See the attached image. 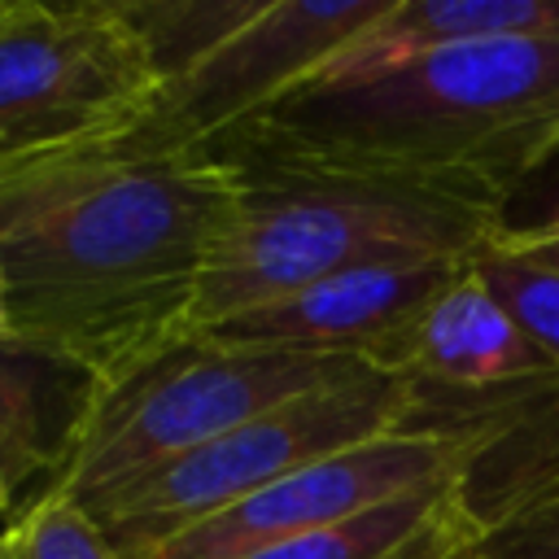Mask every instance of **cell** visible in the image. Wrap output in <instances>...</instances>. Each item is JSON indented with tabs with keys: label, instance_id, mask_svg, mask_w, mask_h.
Listing matches in <instances>:
<instances>
[{
	"label": "cell",
	"instance_id": "1",
	"mask_svg": "<svg viewBox=\"0 0 559 559\" xmlns=\"http://www.w3.org/2000/svg\"><path fill=\"white\" fill-rule=\"evenodd\" d=\"M240 175L114 144L0 166L9 341L100 393L197 336L201 280L240 210Z\"/></svg>",
	"mask_w": 559,
	"mask_h": 559
},
{
	"label": "cell",
	"instance_id": "2",
	"mask_svg": "<svg viewBox=\"0 0 559 559\" xmlns=\"http://www.w3.org/2000/svg\"><path fill=\"white\" fill-rule=\"evenodd\" d=\"M555 157L559 39H476L358 79H314L205 162L406 183L507 214Z\"/></svg>",
	"mask_w": 559,
	"mask_h": 559
},
{
	"label": "cell",
	"instance_id": "3",
	"mask_svg": "<svg viewBox=\"0 0 559 559\" xmlns=\"http://www.w3.org/2000/svg\"><path fill=\"white\" fill-rule=\"evenodd\" d=\"M236 175L245 197L201 280L197 332L354 266L472 258L511 227L498 210L406 183L293 170Z\"/></svg>",
	"mask_w": 559,
	"mask_h": 559
},
{
	"label": "cell",
	"instance_id": "4",
	"mask_svg": "<svg viewBox=\"0 0 559 559\" xmlns=\"http://www.w3.org/2000/svg\"><path fill=\"white\" fill-rule=\"evenodd\" d=\"M354 362L336 354L223 345L197 332L105 389L44 485L92 507Z\"/></svg>",
	"mask_w": 559,
	"mask_h": 559
},
{
	"label": "cell",
	"instance_id": "5",
	"mask_svg": "<svg viewBox=\"0 0 559 559\" xmlns=\"http://www.w3.org/2000/svg\"><path fill=\"white\" fill-rule=\"evenodd\" d=\"M415 384L354 362L323 384L236 424L218 441L166 463L162 472L83 507L118 559H148L201 520L245 502L288 472L362 445L411 424Z\"/></svg>",
	"mask_w": 559,
	"mask_h": 559
},
{
	"label": "cell",
	"instance_id": "6",
	"mask_svg": "<svg viewBox=\"0 0 559 559\" xmlns=\"http://www.w3.org/2000/svg\"><path fill=\"white\" fill-rule=\"evenodd\" d=\"M157 87L122 0H13L0 17V166L109 144Z\"/></svg>",
	"mask_w": 559,
	"mask_h": 559
},
{
	"label": "cell",
	"instance_id": "7",
	"mask_svg": "<svg viewBox=\"0 0 559 559\" xmlns=\"http://www.w3.org/2000/svg\"><path fill=\"white\" fill-rule=\"evenodd\" d=\"M389 0H266L253 22L166 79L135 127L109 144L131 157L205 162L227 135L314 83Z\"/></svg>",
	"mask_w": 559,
	"mask_h": 559
},
{
	"label": "cell",
	"instance_id": "8",
	"mask_svg": "<svg viewBox=\"0 0 559 559\" xmlns=\"http://www.w3.org/2000/svg\"><path fill=\"white\" fill-rule=\"evenodd\" d=\"M472 467H476V445L445 432L397 428L288 472L284 480L179 533L148 559H249L301 533L341 524L419 485L463 480Z\"/></svg>",
	"mask_w": 559,
	"mask_h": 559
},
{
	"label": "cell",
	"instance_id": "9",
	"mask_svg": "<svg viewBox=\"0 0 559 559\" xmlns=\"http://www.w3.org/2000/svg\"><path fill=\"white\" fill-rule=\"evenodd\" d=\"M472 258H397L354 266L271 306L231 314L201 336L223 345L336 354L376 367L415 328V319L472 266Z\"/></svg>",
	"mask_w": 559,
	"mask_h": 559
},
{
	"label": "cell",
	"instance_id": "10",
	"mask_svg": "<svg viewBox=\"0 0 559 559\" xmlns=\"http://www.w3.org/2000/svg\"><path fill=\"white\" fill-rule=\"evenodd\" d=\"M376 371L402 376L424 397H480L559 371L467 266L415 328L376 362Z\"/></svg>",
	"mask_w": 559,
	"mask_h": 559
},
{
	"label": "cell",
	"instance_id": "11",
	"mask_svg": "<svg viewBox=\"0 0 559 559\" xmlns=\"http://www.w3.org/2000/svg\"><path fill=\"white\" fill-rule=\"evenodd\" d=\"M480 533L463 480H432L249 559H476Z\"/></svg>",
	"mask_w": 559,
	"mask_h": 559
},
{
	"label": "cell",
	"instance_id": "12",
	"mask_svg": "<svg viewBox=\"0 0 559 559\" xmlns=\"http://www.w3.org/2000/svg\"><path fill=\"white\" fill-rule=\"evenodd\" d=\"M96 397L100 384L74 362L0 341V476L13 493L61 467Z\"/></svg>",
	"mask_w": 559,
	"mask_h": 559
},
{
	"label": "cell",
	"instance_id": "13",
	"mask_svg": "<svg viewBox=\"0 0 559 559\" xmlns=\"http://www.w3.org/2000/svg\"><path fill=\"white\" fill-rule=\"evenodd\" d=\"M476 39H559V0H389L319 79H358Z\"/></svg>",
	"mask_w": 559,
	"mask_h": 559
},
{
	"label": "cell",
	"instance_id": "14",
	"mask_svg": "<svg viewBox=\"0 0 559 559\" xmlns=\"http://www.w3.org/2000/svg\"><path fill=\"white\" fill-rule=\"evenodd\" d=\"M262 4L266 0H122L162 83L253 22Z\"/></svg>",
	"mask_w": 559,
	"mask_h": 559
},
{
	"label": "cell",
	"instance_id": "15",
	"mask_svg": "<svg viewBox=\"0 0 559 559\" xmlns=\"http://www.w3.org/2000/svg\"><path fill=\"white\" fill-rule=\"evenodd\" d=\"M507 231L480 245L472 266L489 284V293L507 306V314L524 328V336L559 367V266L528 258L524 249L511 245Z\"/></svg>",
	"mask_w": 559,
	"mask_h": 559
},
{
	"label": "cell",
	"instance_id": "16",
	"mask_svg": "<svg viewBox=\"0 0 559 559\" xmlns=\"http://www.w3.org/2000/svg\"><path fill=\"white\" fill-rule=\"evenodd\" d=\"M0 559H118L100 524L70 493L39 485L0 528Z\"/></svg>",
	"mask_w": 559,
	"mask_h": 559
},
{
	"label": "cell",
	"instance_id": "17",
	"mask_svg": "<svg viewBox=\"0 0 559 559\" xmlns=\"http://www.w3.org/2000/svg\"><path fill=\"white\" fill-rule=\"evenodd\" d=\"M476 559H559V467L485 520Z\"/></svg>",
	"mask_w": 559,
	"mask_h": 559
},
{
	"label": "cell",
	"instance_id": "18",
	"mask_svg": "<svg viewBox=\"0 0 559 559\" xmlns=\"http://www.w3.org/2000/svg\"><path fill=\"white\" fill-rule=\"evenodd\" d=\"M507 236H511V245L524 249L528 258L559 266V214L546 218V223H533V227H511Z\"/></svg>",
	"mask_w": 559,
	"mask_h": 559
},
{
	"label": "cell",
	"instance_id": "19",
	"mask_svg": "<svg viewBox=\"0 0 559 559\" xmlns=\"http://www.w3.org/2000/svg\"><path fill=\"white\" fill-rule=\"evenodd\" d=\"M13 502H17V493H13V489H9V480L0 476V515H9V511H13Z\"/></svg>",
	"mask_w": 559,
	"mask_h": 559
},
{
	"label": "cell",
	"instance_id": "20",
	"mask_svg": "<svg viewBox=\"0 0 559 559\" xmlns=\"http://www.w3.org/2000/svg\"><path fill=\"white\" fill-rule=\"evenodd\" d=\"M0 341H9V306H4V275H0Z\"/></svg>",
	"mask_w": 559,
	"mask_h": 559
},
{
	"label": "cell",
	"instance_id": "21",
	"mask_svg": "<svg viewBox=\"0 0 559 559\" xmlns=\"http://www.w3.org/2000/svg\"><path fill=\"white\" fill-rule=\"evenodd\" d=\"M9 9H13V0H0V17H4V13H9Z\"/></svg>",
	"mask_w": 559,
	"mask_h": 559
}]
</instances>
